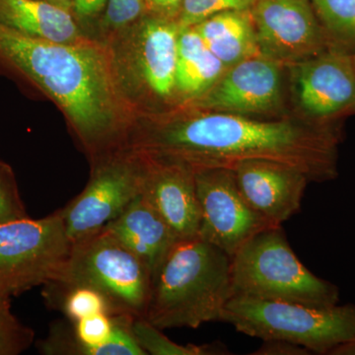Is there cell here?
Instances as JSON below:
<instances>
[{"instance_id":"1","label":"cell","mask_w":355,"mask_h":355,"mask_svg":"<svg viewBox=\"0 0 355 355\" xmlns=\"http://www.w3.org/2000/svg\"><path fill=\"white\" fill-rule=\"evenodd\" d=\"M338 135L322 123L210 111L147 121L128 135L125 147L195 172L266 160L298 170L310 181L324 182L338 175Z\"/></svg>"},{"instance_id":"2","label":"cell","mask_w":355,"mask_h":355,"mask_svg":"<svg viewBox=\"0 0 355 355\" xmlns=\"http://www.w3.org/2000/svg\"><path fill=\"white\" fill-rule=\"evenodd\" d=\"M0 60L57 102L98 158L125 146L113 67L101 46L87 39L76 44L35 39L0 23Z\"/></svg>"},{"instance_id":"3","label":"cell","mask_w":355,"mask_h":355,"mask_svg":"<svg viewBox=\"0 0 355 355\" xmlns=\"http://www.w3.org/2000/svg\"><path fill=\"white\" fill-rule=\"evenodd\" d=\"M231 263L200 238L178 242L154 277L147 321L162 331L221 321L233 296Z\"/></svg>"},{"instance_id":"4","label":"cell","mask_w":355,"mask_h":355,"mask_svg":"<svg viewBox=\"0 0 355 355\" xmlns=\"http://www.w3.org/2000/svg\"><path fill=\"white\" fill-rule=\"evenodd\" d=\"M231 259L233 296L317 308L340 303L338 287L298 260L282 225L261 231Z\"/></svg>"},{"instance_id":"5","label":"cell","mask_w":355,"mask_h":355,"mask_svg":"<svg viewBox=\"0 0 355 355\" xmlns=\"http://www.w3.org/2000/svg\"><path fill=\"white\" fill-rule=\"evenodd\" d=\"M221 321L236 331L261 340L296 343L311 354L330 355L355 338V305L317 308L296 303L232 296Z\"/></svg>"},{"instance_id":"6","label":"cell","mask_w":355,"mask_h":355,"mask_svg":"<svg viewBox=\"0 0 355 355\" xmlns=\"http://www.w3.org/2000/svg\"><path fill=\"white\" fill-rule=\"evenodd\" d=\"M51 284L90 287L106 299L110 314L146 318L153 277L135 254L102 229L72 244L60 277Z\"/></svg>"},{"instance_id":"7","label":"cell","mask_w":355,"mask_h":355,"mask_svg":"<svg viewBox=\"0 0 355 355\" xmlns=\"http://www.w3.org/2000/svg\"><path fill=\"white\" fill-rule=\"evenodd\" d=\"M71 249L58 211L0 224V294L10 297L55 282Z\"/></svg>"},{"instance_id":"8","label":"cell","mask_w":355,"mask_h":355,"mask_svg":"<svg viewBox=\"0 0 355 355\" xmlns=\"http://www.w3.org/2000/svg\"><path fill=\"white\" fill-rule=\"evenodd\" d=\"M85 189L58 210L72 244L100 232L141 193L146 157L118 149L97 159Z\"/></svg>"},{"instance_id":"9","label":"cell","mask_w":355,"mask_h":355,"mask_svg":"<svg viewBox=\"0 0 355 355\" xmlns=\"http://www.w3.org/2000/svg\"><path fill=\"white\" fill-rule=\"evenodd\" d=\"M196 188L202 216L198 237L231 258L261 231L279 226L248 203L232 169L198 170Z\"/></svg>"},{"instance_id":"10","label":"cell","mask_w":355,"mask_h":355,"mask_svg":"<svg viewBox=\"0 0 355 355\" xmlns=\"http://www.w3.org/2000/svg\"><path fill=\"white\" fill-rule=\"evenodd\" d=\"M311 0H254L250 8L259 49L280 64H296L326 51Z\"/></svg>"},{"instance_id":"11","label":"cell","mask_w":355,"mask_h":355,"mask_svg":"<svg viewBox=\"0 0 355 355\" xmlns=\"http://www.w3.org/2000/svg\"><path fill=\"white\" fill-rule=\"evenodd\" d=\"M280 65L263 55L242 60L228 67L193 105L207 111L242 116L277 109L282 102Z\"/></svg>"},{"instance_id":"12","label":"cell","mask_w":355,"mask_h":355,"mask_svg":"<svg viewBox=\"0 0 355 355\" xmlns=\"http://www.w3.org/2000/svg\"><path fill=\"white\" fill-rule=\"evenodd\" d=\"M296 95L308 116L324 120L355 105V67L342 51L323 53L293 64Z\"/></svg>"},{"instance_id":"13","label":"cell","mask_w":355,"mask_h":355,"mask_svg":"<svg viewBox=\"0 0 355 355\" xmlns=\"http://www.w3.org/2000/svg\"><path fill=\"white\" fill-rule=\"evenodd\" d=\"M144 156L146 163L141 195L180 241L198 237L202 216L196 172L181 163Z\"/></svg>"},{"instance_id":"14","label":"cell","mask_w":355,"mask_h":355,"mask_svg":"<svg viewBox=\"0 0 355 355\" xmlns=\"http://www.w3.org/2000/svg\"><path fill=\"white\" fill-rule=\"evenodd\" d=\"M232 170L245 200L275 225L300 211L310 182L302 172L266 160L245 161Z\"/></svg>"},{"instance_id":"15","label":"cell","mask_w":355,"mask_h":355,"mask_svg":"<svg viewBox=\"0 0 355 355\" xmlns=\"http://www.w3.org/2000/svg\"><path fill=\"white\" fill-rule=\"evenodd\" d=\"M103 230L116 238L146 265L153 282L168 254L180 241L141 193Z\"/></svg>"},{"instance_id":"16","label":"cell","mask_w":355,"mask_h":355,"mask_svg":"<svg viewBox=\"0 0 355 355\" xmlns=\"http://www.w3.org/2000/svg\"><path fill=\"white\" fill-rule=\"evenodd\" d=\"M181 26L166 16L139 23L135 38L137 76L153 94L167 98L176 90L178 40Z\"/></svg>"},{"instance_id":"17","label":"cell","mask_w":355,"mask_h":355,"mask_svg":"<svg viewBox=\"0 0 355 355\" xmlns=\"http://www.w3.org/2000/svg\"><path fill=\"white\" fill-rule=\"evenodd\" d=\"M0 23L25 36L55 43L85 40L69 10L44 0H0Z\"/></svg>"},{"instance_id":"18","label":"cell","mask_w":355,"mask_h":355,"mask_svg":"<svg viewBox=\"0 0 355 355\" xmlns=\"http://www.w3.org/2000/svg\"><path fill=\"white\" fill-rule=\"evenodd\" d=\"M193 28L227 69L261 55L250 9L216 14Z\"/></svg>"},{"instance_id":"19","label":"cell","mask_w":355,"mask_h":355,"mask_svg":"<svg viewBox=\"0 0 355 355\" xmlns=\"http://www.w3.org/2000/svg\"><path fill=\"white\" fill-rule=\"evenodd\" d=\"M226 69L195 28H181L178 40L177 90L189 97H200L220 79Z\"/></svg>"},{"instance_id":"20","label":"cell","mask_w":355,"mask_h":355,"mask_svg":"<svg viewBox=\"0 0 355 355\" xmlns=\"http://www.w3.org/2000/svg\"><path fill=\"white\" fill-rule=\"evenodd\" d=\"M132 335L146 354L153 355H224L230 354L224 343L182 345L172 342L162 330L149 323L146 318H135L132 323Z\"/></svg>"},{"instance_id":"21","label":"cell","mask_w":355,"mask_h":355,"mask_svg":"<svg viewBox=\"0 0 355 355\" xmlns=\"http://www.w3.org/2000/svg\"><path fill=\"white\" fill-rule=\"evenodd\" d=\"M44 295L48 304L58 305L72 323L99 313L111 315L106 299L90 287L62 286L50 282L44 284Z\"/></svg>"},{"instance_id":"22","label":"cell","mask_w":355,"mask_h":355,"mask_svg":"<svg viewBox=\"0 0 355 355\" xmlns=\"http://www.w3.org/2000/svg\"><path fill=\"white\" fill-rule=\"evenodd\" d=\"M327 32L338 43L355 46V0H311Z\"/></svg>"},{"instance_id":"23","label":"cell","mask_w":355,"mask_h":355,"mask_svg":"<svg viewBox=\"0 0 355 355\" xmlns=\"http://www.w3.org/2000/svg\"><path fill=\"white\" fill-rule=\"evenodd\" d=\"M35 334L11 311L10 297L0 294V355H18L34 343Z\"/></svg>"},{"instance_id":"24","label":"cell","mask_w":355,"mask_h":355,"mask_svg":"<svg viewBox=\"0 0 355 355\" xmlns=\"http://www.w3.org/2000/svg\"><path fill=\"white\" fill-rule=\"evenodd\" d=\"M254 0H184L178 23L181 28L193 27L224 11L247 10Z\"/></svg>"},{"instance_id":"25","label":"cell","mask_w":355,"mask_h":355,"mask_svg":"<svg viewBox=\"0 0 355 355\" xmlns=\"http://www.w3.org/2000/svg\"><path fill=\"white\" fill-rule=\"evenodd\" d=\"M28 217L10 168L0 162V224Z\"/></svg>"},{"instance_id":"26","label":"cell","mask_w":355,"mask_h":355,"mask_svg":"<svg viewBox=\"0 0 355 355\" xmlns=\"http://www.w3.org/2000/svg\"><path fill=\"white\" fill-rule=\"evenodd\" d=\"M146 7V0H108L105 25L116 30L125 27L139 19Z\"/></svg>"},{"instance_id":"27","label":"cell","mask_w":355,"mask_h":355,"mask_svg":"<svg viewBox=\"0 0 355 355\" xmlns=\"http://www.w3.org/2000/svg\"><path fill=\"white\" fill-rule=\"evenodd\" d=\"M254 355H309L312 354L307 349L282 340H263V345L259 347Z\"/></svg>"},{"instance_id":"28","label":"cell","mask_w":355,"mask_h":355,"mask_svg":"<svg viewBox=\"0 0 355 355\" xmlns=\"http://www.w3.org/2000/svg\"><path fill=\"white\" fill-rule=\"evenodd\" d=\"M108 0H72V10L77 18L88 20L106 10Z\"/></svg>"},{"instance_id":"29","label":"cell","mask_w":355,"mask_h":355,"mask_svg":"<svg viewBox=\"0 0 355 355\" xmlns=\"http://www.w3.org/2000/svg\"><path fill=\"white\" fill-rule=\"evenodd\" d=\"M183 1L184 0H146V6H150L163 16H172L180 12Z\"/></svg>"},{"instance_id":"30","label":"cell","mask_w":355,"mask_h":355,"mask_svg":"<svg viewBox=\"0 0 355 355\" xmlns=\"http://www.w3.org/2000/svg\"><path fill=\"white\" fill-rule=\"evenodd\" d=\"M330 355H355V338L336 347Z\"/></svg>"},{"instance_id":"31","label":"cell","mask_w":355,"mask_h":355,"mask_svg":"<svg viewBox=\"0 0 355 355\" xmlns=\"http://www.w3.org/2000/svg\"><path fill=\"white\" fill-rule=\"evenodd\" d=\"M44 1L62 7V8L67 9V10L72 8V0H44Z\"/></svg>"},{"instance_id":"32","label":"cell","mask_w":355,"mask_h":355,"mask_svg":"<svg viewBox=\"0 0 355 355\" xmlns=\"http://www.w3.org/2000/svg\"><path fill=\"white\" fill-rule=\"evenodd\" d=\"M354 67H355V58H354Z\"/></svg>"},{"instance_id":"33","label":"cell","mask_w":355,"mask_h":355,"mask_svg":"<svg viewBox=\"0 0 355 355\" xmlns=\"http://www.w3.org/2000/svg\"></svg>"}]
</instances>
